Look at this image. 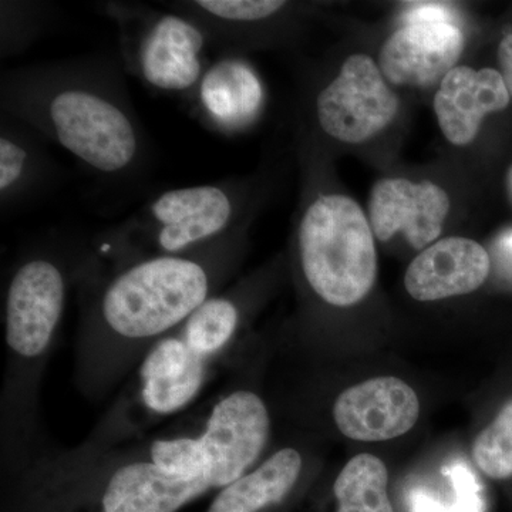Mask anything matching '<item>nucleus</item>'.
I'll use <instances>...</instances> for the list:
<instances>
[{"mask_svg": "<svg viewBox=\"0 0 512 512\" xmlns=\"http://www.w3.org/2000/svg\"><path fill=\"white\" fill-rule=\"evenodd\" d=\"M255 464L241 430L210 413L174 436L72 448L46 440L8 474L25 512H178Z\"/></svg>", "mask_w": 512, "mask_h": 512, "instance_id": "f257e3e1", "label": "nucleus"}, {"mask_svg": "<svg viewBox=\"0 0 512 512\" xmlns=\"http://www.w3.org/2000/svg\"><path fill=\"white\" fill-rule=\"evenodd\" d=\"M244 248L241 227L183 252L109 269L80 264L74 386L99 402L119 389L158 340L224 291Z\"/></svg>", "mask_w": 512, "mask_h": 512, "instance_id": "f03ea898", "label": "nucleus"}, {"mask_svg": "<svg viewBox=\"0 0 512 512\" xmlns=\"http://www.w3.org/2000/svg\"><path fill=\"white\" fill-rule=\"evenodd\" d=\"M0 109L106 180H130L146 165L143 126L113 62L74 59L6 70Z\"/></svg>", "mask_w": 512, "mask_h": 512, "instance_id": "7ed1b4c3", "label": "nucleus"}, {"mask_svg": "<svg viewBox=\"0 0 512 512\" xmlns=\"http://www.w3.org/2000/svg\"><path fill=\"white\" fill-rule=\"evenodd\" d=\"M84 251L36 247L10 271L3 299L6 367L2 392V464L46 440L40 430V386Z\"/></svg>", "mask_w": 512, "mask_h": 512, "instance_id": "20e7f679", "label": "nucleus"}, {"mask_svg": "<svg viewBox=\"0 0 512 512\" xmlns=\"http://www.w3.org/2000/svg\"><path fill=\"white\" fill-rule=\"evenodd\" d=\"M245 188L238 181L221 180L161 192L104 234L100 244L87 251V266L116 268L211 244L239 228Z\"/></svg>", "mask_w": 512, "mask_h": 512, "instance_id": "39448f33", "label": "nucleus"}, {"mask_svg": "<svg viewBox=\"0 0 512 512\" xmlns=\"http://www.w3.org/2000/svg\"><path fill=\"white\" fill-rule=\"evenodd\" d=\"M373 229L352 198L313 197L296 229V258L309 291L329 306L348 308L366 298L377 276Z\"/></svg>", "mask_w": 512, "mask_h": 512, "instance_id": "423d86ee", "label": "nucleus"}, {"mask_svg": "<svg viewBox=\"0 0 512 512\" xmlns=\"http://www.w3.org/2000/svg\"><path fill=\"white\" fill-rule=\"evenodd\" d=\"M217 367L195 355L174 330L151 346L87 439L104 444L141 439L197 402Z\"/></svg>", "mask_w": 512, "mask_h": 512, "instance_id": "0eeeda50", "label": "nucleus"}, {"mask_svg": "<svg viewBox=\"0 0 512 512\" xmlns=\"http://www.w3.org/2000/svg\"><path fill=\"white\" fill-rule=\"evenodd\" d=\"M107 15L120 30L121 55L127 69L160 92L191 96L208 64L205 30L183 13L158 12L144 6L109 3Z\"/></svg>", "mask_w": 512, "mask_h": 512, "instance_id": "6e6552de", "label": "nucleus"}, {"mask_svg": "<svg viewBox=\"0 0 512 512\" xmlns=\"http://www.w3.org/2000/svg\"><path fill=\"white\" fill-rule=\"evenodd\" d=\"M315 119L323 134L340 143L369 140L389 126L399 100L382 70L367 55H352L338 76L315 97Z\"/></svg>", "mask_w": 512, "mask_h": 512, "instance_id": "1a4fd4ad", "label": "nucleus"}, {"mask_svg": "<svg viewBox=\"0 0 512 512\" xmlns=\"http://www.w3.org/2000/svg\"><path fill=\"white\" fill-rule=\"evenodd\" d=\"M450 205L447 192L431 181L412 183L406 178H382L370 192L373 234L387 242L397 232H403L413 248L423 251L443 232Z\"/></svg>", "mask_w": 512, "mask_h": 512, "instance_id": "9d476101", "label": "nucleus"}, {"mask_svg": "<svg viewBox=\"0 0 512 512\" xmlns=\"http://www.w3.org/2000/svg\"><path fill=\"white\" fill-rule=\"evenodd\" d=\"M416 392L397 377H377L345 390L333 406L340 433L357 441H386L403 436L419 420Z\"/></svg>", "mask_w": 512, "mask_h": 512, "instance_id": "9b49d317", "label": "nucleus"}, {"mask_svg": "<svg viewBox=\"0 0 512 512\" xmlns=\"http://www.w3.org/2000/svg\"><path fill=\"white\" fill-rule=\"evenodd\" d=\"M463 49V32L454 23H407L384 42L379 67L396 86L430 87L456 67Z\"/></svg>", "mask_w": 512, "mask_h": 512, "instance_id": "f8f14e48", "label": "nucleus"}, {"mask_svg": "<svg viewBox=\"0 0 512 512\" xmlns=\"http://www.w3.org/2000/svg\"><path fill=\"white\" fill-rule=\"evenodd\" d=\"M490 269V255L483 245L473 239L448 237L413 259L404 275V286L416 301H441L477 291Z\"/></svg>", "mask_w": 512, "mask_h": 512, "instance_id": "ddd939ff", "label": "nucleus"}, {"mask_svg": "<svg viewBox=\"0 0 512 512\" xmlns=\"http://www.w3.org/2000/svg\"><path fill=\"white\" fill-rule=\"evenodd\" d=\"M510 101L497 70L456 66L440 82L434 111L444 137L454 146H467L477 137L485 117L507 109Z\"/></svg>", "mask_w": 512, "mask_h": 512, "instance_id": "4468645a", "label": "nucleus"}, {"mask_svg": "<svg viewBox=\"0 0 512 512\" xmlns=\"http://www.w3.org/2000/svg\"><path fill=\"white\" fill-rule=\"evenodd\" d=\"M200 119L212 130L234 134L254 123L264 104V87L245 60L224 56L208 64L191 94Z\"/></svg>", "mask_w": 512, "mask_h": 512, "instance_id": "2eb2a0df", "label": "nucleus"}, {"mask_svg": "<svg viewBox=\"0 0 512 512\" xmlns=\"http://www.w3.org/2000/svg\"><path fill=\"white\" fill-rule=\"evenodd\" d=\"M42 138L22 121L0 113V205L2 212L39 194L53 178V161Z\"/></svg>", "mask_w": 512, "mask_h": 512, "instance_id": "dca6fc26", "label": "nucleus"}, {"mask_svg": "<svg viewBox=\"0 0 512 512\" xmlns=\"http://www.w3.org/2000/svg\"><path fill=\"white\" fill-rule=\"evenodd\" d=\"M303 468L305 458L298 448H279L217 491L207 512H264L275 507L301 481Z\"/></svg>", "mask_w": 512, "mask_h": 512, "instance_id": "f3484780", "label": "nucleus"}, {"mask_svg": "<svg viewBox=\"0 0 512 512\" xmlns=\"http://www.w3.org/2000/svg\"><path fill=\"white\" fill-rule=\"evenodd\" d=\"M248 282L224 289L201 305L175 332L188 348L208 362L224 366V359L234 346L249 309Z\"/></svg>", "mask_w": 512, "mask_h": 512, "instance_id": "a211bd4d", "label": "nucleus"}, {"mask_svg": "<svg viewBox=\"0 0 512 512\" xmlns=\"http://www.w3.org/2000/svg\"><path fill=\"white\" fill-rule=\"evenodd\" d=\"M387 483L389 474L380 458L372 454L353 457L333 485L336 512H393Z\"/></svg>", "mask_w": 512, "mask_h": 512, "instance_id": "6ab92c4d", "label": "nucleus"}, {"mask_svg": "<svg viewBox=\"0 0 512 512\" xmlns=\"http://www.w3.org/2000/svg\"><path fill=\"white\" fill-rule=\"evenodd\" d=\"M0 52L2 57L19 55L42 35L52 8L40 2L0 3Z\"/></svg>", "mask_w": 512, "mask_h": 512, "instance_id": "aec40b11", "label": "nucleus"}, {"mask_svg": "<svg viewBox=\"0 0 512 512\" xmlns=\"http://www.w3.org/2000/svg\"><path fill=\"white\" fill-rule=\"evenodd\" d=\"M477 467L494 480L512 477V400L493 423L478 434L473 446Z\"/></svg>", "mask_w": 512, "mask_h": 512, "instance_id": "412c9836", "label": "nucleus"}, {"mask_svg": "<svg viewBox=\"0 0 512 512\" xmlns=\"http://www.w3.org/2000/svg\"><path fill=\"white\" fill-rule=\"evenodd\" d=\"M447 476L453 481L456 503L453 512H483L480 484L473 471L464 461H457L447 468Z\"/></svg>", "mask_w": 512, "mask_h": 512, "instance_id": "4be33fe9", "label": "nucleus"}, {"mask_svg": "<svg viewBox=\"0 0 512 512\" xmlns=\"http://www.w3.org/2000/svg\"><path fill=\"white\" fill-rule=\"evenodd\" d=\"M450 8L441 3H414L413 8L407 12V23H420V22H451Z\"/></svg>", "mask_w": 512, "mask_h": 512, "instance_id": "5701e85b", "label": "nucleus"}, {"mask_svg": "<svg viewBox=\"0 0 512 512\" xmlns=\"http://www.w3.org/2000/svg\"><path fill=\"white\" fill-rule=\"evenodd\" d=\"M498 60H500L501 76L512 100V30L501 40L498 47Z\"/></svg>", "mask_w": 512, "mask_h": 512, "instance_id": "b1692460", "label": "nucleus"}, {"mask_svg": "<svg viewBox=\"0 0 512 512\" xmlns=\"http://www.w3.org/2000/svg\"><path fill=\"white\" fill-rule=\"evenodd\" d=\"M413 512H447L434 498L421 493L413 495Z\"/></svg>", "mask_w": 512, "mask_h": 512, "instance_id": "393cba45", "label": "nucleus"}, {"mask_svg": "<svg viewBox=\"0 0 512 512\" xmlns=\"http://www.w3.org/2000/svg\"><path fill=\"white\" fill-rule=\"evenodd\" d=\"M497 248L504 265L512 272V229L498 238Z\"/></svg>", "mask_w": 512, "mask_h": 512, "instance_id": "a878e982", "label": "nucleus"}]
</instances>
